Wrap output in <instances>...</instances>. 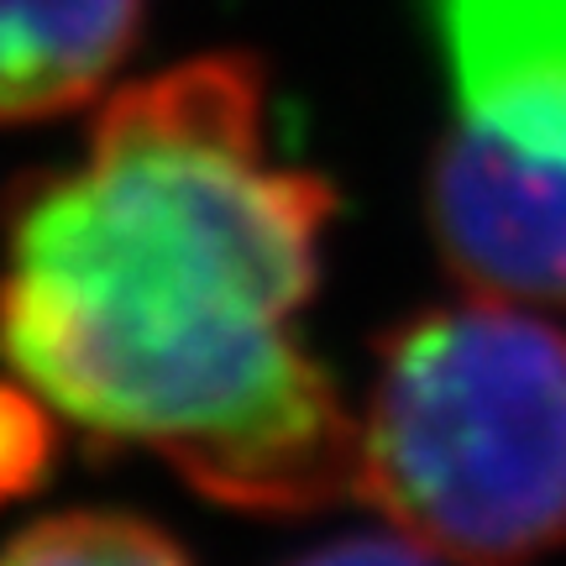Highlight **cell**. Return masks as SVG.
I'll use <instances>...</instances> for the list:
<instances>
[{
    "label": "cell",
    "instance_id": "6da1fadb",
    "mask_svg": "<svg viewBox=\"0 0 566 566\" xmlns=\"http://www.w3.org/2000/svg\"><path fill=\"white\" fill-rule=\"evenodd\" d=\"M336 189L273 147L252 53L126 84L6 216L0 357L59 420L153 451L205 499H363V420L304 346Z\"/></svg>",
    "mask_w": 566,
    "mask_h": 566
},
{
    "label": "cell",
    "instance_id": "7a4b0ae2",
    "mask_svg": "<svg viewBox=\"0 0 566 566\" xmlns=\"http://www.w3.org/2000/svg\"><path fill=\"white\" fill-rule=\"evenodd\" d=\"M363 499L451 566L566 546V336L499 300L420 310L378 342Z\"/></svg>",
    "mask_w": 566,
    "mask_h": 566
},
{
    "label": "cell",
    "instance_id": "3957f363",
    "mask_svg": "<svg viewBox=\"0 0 566 566\" xmlns=\"http://www.w3.org/2000/svg\"><path fill=\"white\" fill-rule=\"evenodd\" d=\"M430 237L478 300L566 304V163L467 122L436 147Z\"/></svg>",
    "mask_w": 566,
    "mask_h": 566
},
{
    "label": "cell",
    "instance_id": "277c9868",
    "mask_svg": "<svg viewBox=\"0 0 566 566\" xmlns=\"http://www.w3.org/2000/svg\"><path fill=\"white\" fill-rule=\"evenodd\" d=\"M467 122L566 163V0H430Z\"/></svg>",
    "mask_w": 566,
    "mask_h": 566
},
{
    "label": "cell",
    "instance_id": "5b68a950",
    "mask_svg": "<svg viewBox=\"0 0 566 566\" xmlns=\"http://www.w3.org/2000/svg\"><path fill=\"white\" fill-rule=\"evenodd\" d=\"M142 32V0H0V122L95 101Z\"/></svg>",
    "mask_w": 566,
    "mask_h": 566
},
{
    "label": "cell",
    "instance_id": "8992f818",
    "mask_svg": "<svg viewBox=\"0 0 566 566\" xmlns=\"http://www.w3.org/2000/svg\"><path fill=\"white\" fill-rule=\"evenodd\" d=\"M0 566H195L189 551L126 509H69L0 546Z\"/></svg>",
    "mask_w": 566,
    "mask_h": 566
},
{
    "label": "cell",
    "instance_id": "52a82bcc",
    "mask_svg": "<svg viewBox=\"0 0 566 566\" xmlns=\"http://www.w3.org/2000/svg\"><path fill=\"white\" fill-rule=\"evenodd\" d=\"M53 457H59L53 409L27 384H0V504L42 483Z\"/></svg>",
    "mask_w": 566,
    "mask_h": 566
},
{
    "label": "cell",
    "instance_id": "ba28073f",
    "mask_svg": "<svg viewBox=\"0 0 566 566\" xmlns=\"http://www.w3.org/2000/svg\"><path fill=\"white\" fill-rule=\"evenodd\" d=\"M283 566H436V556L409 535H336L289 556Z\"/></svg>",
    "mask_w": 566,
    "mask_h": 566
}]
</instances>
